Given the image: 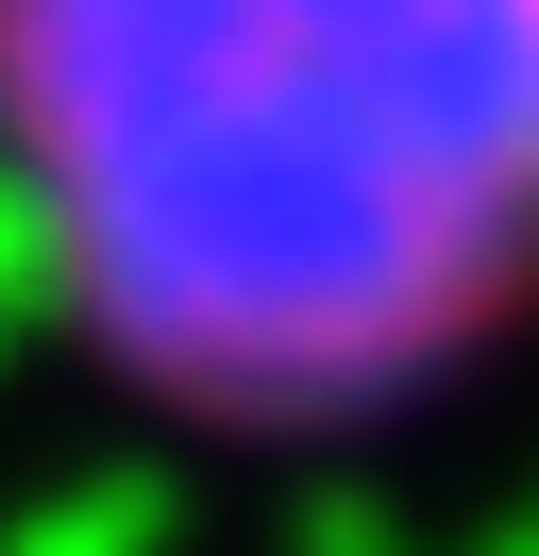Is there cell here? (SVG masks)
Here are the masks:
<instances>
[{
  "mask_svg": "<svg viewBox=\"0 0 539 556\" xmlns=\"http://www.w3.org/2000/svg\"><path fill=\"white\" fill-rule=\"evenodd\" d=\"M0 219L168 405H388L539 287V0H0Z\"/></svg>",
  "mask_w": 539,
  "mask_h": 556,
  "instance_id": "obj_1",
  "label": "cell"
}]
</instances>
